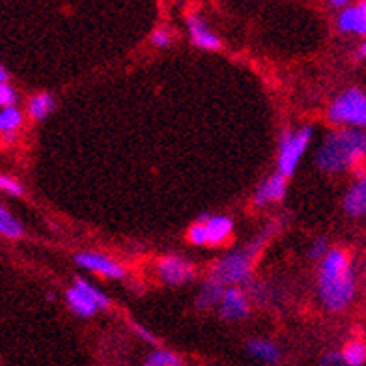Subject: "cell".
<instances>
[{
  "instance_id": "obj_1",
  "label": "cell",
  "mask_w": 366,
  "mask_h": 366,
  "mask_svg": "<svg viewBox=\"0 0 366 366\" xmlns=\"http://www.w3.org/2000/svg\"><path fill=\"white\" fill-rule=\"evenodd\" d=\"M355 294V277L344 250L335 249L321 260L320 297L329 311H344Z\"/></svg>"
},
{
  "instance_id": "obj_2",
  "label": "cell",
  "mask_w": 366,
  "mask_h": 366,
  "mask_svg": "<svg viewBox=\"0 0 366 366\" xmlns=\"http://www.w3.org/2000/svg\"><path fill=\"white\" fill-rule=\"evenodd\" d=\"M366 157V133L361 129H338L323 140L316 163L326 172H340L357 167Z\"/></svg>"
},
{
  "instance_id": "obj_3",
  "label": "cell",
  "mask_w": 366,
  "mask_h": 366,
  "mask_svg": "<svg viewBox=\"0 0 366 366\" xmlns=\"http://www.w3.org/2000/svg\"><path fill=\"white\" fill-rule=\"evenodd\" d=\"M329 118L336 123L350 126H366V94L361 90H348L331 105Z\"/></svg>"
},
{
  "instance_id": "obj_4",
  "label": "cell",
  "mask_w": 366,
  "mask_h": 366,
  "mask_svg": "<svg viewBox=\"0 0 366 366\" xmlns=\"http://www.w3.org/2000/svg\"><path fill=\"white\" fill-rule=\"evenodd\" d=\"M66 299L72 306V311L81 318H90V316L96 314L97 309H107L109 306L107 295H103L101 292L96 290L84 279L75 280V286L67 290Z\"/></svg>"
},
{
  "instance_id": "obj_5",
  "label": "cell",
  "mask_w": 366,
  "mask_h": 366,
  "mask_svg": "<svg viewBox=\"0 0 366 366\" xmlns=\"http://www.w3.org/2000/svg\"><path fill=\"white\" fill-rule=\"evenodd\" d=\"M258 243H255L249 250H241V253H232V255L221 258L217 264L214 265L211 271V279L219 280L221 284H235L245 280V277L249 274L250 262L255 256Z\"/></svg>"
},
{
  "instance_id": "obj_6",
  "label": "cell",
  "mask_w": 366,
  "mask_h": 366,
  "mask_svg": "<svg viewBox=\"0 0 366 366\" xmlns=\"http://www.w3.org/2000/svg\"><path fill=\"white\" fill-rule=\"evenodd\" d=\"M311 128H303L297 133H284L282 143H280L279 155V174H282L284 178L295 172V167H297L301 155L305 153L306 146L311 143Z\"/></svg>"
},
{
  "instance_id": "obj_7",
  "label": "cell",
  "mask_w": 366,
  "mask_h": 366,
  "mask_svg": "<svg viewBox=\"0 0 366 366\" xmlns=\"http://www.w3.org/2000/svg\"><path fill=\"white\" fill-rule=\"evenodd\" d=\"M157 271L161 279L167 284L178 286L193 279V265L189 264L187 260L179 258V256H165L161 258L157 265Z\"/></svg>"
},
{
  "instance_id": "obj_8",
  "label": "cell",
  "mask_w": 366,
  "mask_h": 366,
  "mask_svg": "<svg viewBox=\"0 0 366 366\" xmlns=\"http://www.w3.org/2000/svg\"><path fill=\"white\" fill-rule=\"evenodd\" d=\"M75 262L84 270L96 271L103 277H111V279H122L123 277L122 267L109 256L96 255V253H81V255L75 256Z\"/></svg>"
},
{
  "instance_id": "obj_9",
  "label": "cell",
  "mask_w": 366,
  "mask_h": 366,
  "mask_svg": "<svg viewBox=\"0 0 366 366\" xmlns=\"http://www.w3.org/2000/svg\"><path fill=\"white\" fill-rule=\"evenodd\" d=\"M221 314H223L224 320L230 321L241 320L249 314V305H247L243 292L238 290V288L224 290L223 301H221Z\"/></svg>"
},
{
  "instance_id": "obj_10",
  "label": "cell",
  "mask_w": 366,
  "mask_h": 366,
  "mask_svg": "<svg viewBox=\"0 0 366 366\" xmlns=\"http://www.w3.org/2000/svg\"><path fill=\"white\" fill-rule=\"evenodd\" d=\"M189 30H191L194 45L202 47V49H208V51H217L221 47L219 38L209 30L208 26H206V23H204L199 16L189 17Z\"/></svg>"
},
{
  "instance_id": "obj_11",
  "label": "cell",
  "mask_w": 366,
  "mask_h": 366,
  "mask_svg": "<svg viewBox=\"0 0 366 366\" xmlns=\"http://www.w3.org/2000/svg\"><path fill=\"white\" fill-rule=\"evenodd\" d=\"M286 193V178L282 174H273L271 178L265 179L256 191V204L264 206V204L277 202L284 196Z\"/></svg>"
},
{
  "instance_id": "obj_12",
  "label": "cell",
  "mask_w": 366,
  "mask_h": 366,
  "mask_svg": "<svg viewBox=\"0 0 366 366\" xmlns=\"http://www.w3.org/2000/svg\"><path fill=\"white\" fill-rule=\"evenodd\" d=\"M224 295V284H221L219 280L208 279L204 282L202 290L199 294V299H196V305H199L200 311H208L211 306L219 305L223 301Z\"/></svg>"
},
{
  "instance_id": "obj_13",
  "label": "cell",
  "mask_w": 366,
  "mask_h": 366,
  "mask_svg": "<svg viewBox=\"0 0 366 366\" xmlns=\"http://www.w3.org/2000/svg\"><path fill=\"white\" fill-rule=\"evenodd\" d=\"M206 230H208V243L221 245L228 239L230 232H232V221L223 215H215L206 221Z\"/></svg>"
},
{
  "instance_id": "obj_14",
  "label": "cell",
  "mask_w": 366,
  "mask_h": 366,
  "mask_svg": "<svg viewBox=\"0 0 366 366\" xmlns=\"http://www.w3.org/2000/svg\"><path fill=\"white\" fill-rule=\"evenodd\" d=\"M338 26L344 32H357V34H366V21L359 6L355 8H346L338 17Z\"/></svg>"
},
{
  "instance_id": "obj_15",
  "label": "cell",
  "mask_w": 366,
  "mask_h": 366,
  "mask_svg": "<svg viewBox=\"0 0 366 366\" xmlns=\"http://www.w3.org/2000/svg\"><path fill=\"white\" fill-rule=\"evenodd\" d=\"M344 208L350 215H365L366 214V178L353 185L346 200H344Z\"/></svg>"
},
{
  "instance_id": "obj_16",
  "label": "cell",
  "mask_w": 366,
  "mask_h": 366,
  "mask_svg": "<svg viewBox=\"0 0 366 366\" xmlns=\"http://www.w3.org/2000/svg\"><path fill=\"white\" fill-rule=\"evenodd\" d=\"M55 97L47 92H41L36 96L30 97L28 101V114H30L32 120H45L52 111H55Z\"/></svg>"
},
{
  "instance_id": "obj_17",
  "label": "cell",
  "mask_w": 366,
  "mask_h": 366,
  "mask_svg": "<svg viewBox=\"0 0 366 366\" xmlns=\"http://www.w3.org/2000/svg\"><path fill=\"white\" fill-rule=\"evenodd\" d=\"M247 350L253 357L260 359L264 362H279L280 361V350L270 340H250L247 344Z\"/></svg>"
},
{
  "instance_id": "obj_18",
  "label": "cell",
  "mask_w": 366,
  "mask_h": 366,
  "mask_svg": "<svg viewBox=\"0 0 366 366\" xmlns=\"http://www.w3.org/2000/svg\"><path fill=\"white\" fill-rule=\"evenodd\" d=\"M25 234L23 224L11 215V211L6 208L4 204H0V235L8 239H19Z\"/></svg>"
},
{
  "instance_id": "obj_19",
  "label": "cell",
  "mask_w": 366,
  "mask_h": 366,
  "mask_svg": "<svg viewBox=\"0 0 366 366\" xmlns=\"http://www.w3.org/2000/svg\"><path fill=\"white\" fill-rule=\"evenodd\" d=\"M23 126V112L17 107H8L0 111V135H16Z\"/></svg>"
},
{
  "instance_id": "obj_20",
  "label": "cell",
  "mask_w": 366,
  "mask_h": 366,
  "mask_svg": "<svg viewBox=\"0 0 366 366\" xmlns=\"http://www.w3.org/2000/svg\"><path fill=\"white\" fill-rule=\"evenodd\" d=\"M344 361L351 366H362L366 362V344L361 340H351L342 351Z\"/></svg>"
},
{
  "instance_id": "obj_21",
  "label": "cell",
  "mask_w": 366,
  "mask_h": 366,
  "mask_svg": "<svg viewBox=\"0 0 366 366\" xmlns=\"http://www.w3.org/2000/svg\"><path fill=\"white\" fill-rule=\"evenodd\" d=\"M143 366H183V361L172 351L159 350L153 351L152 355L144 361Z\"/></svg>"
},
{
  "instance_id": "obj_22",
  "label": "cell",
  "mask_w": 366,
  "mask_h": 366,
  "mask_svg": "<svg viewBox=\"0 0 366 366\" xmlns=\"http://www.w3.org/2000/svg\"><path fill=\"white\" fill-rule=\"evenodd\" d=\"M0 191L10 194V196H23L25 194V189H23L19 179L11 178L8 174H0Z\"/></svg>"
},
{
  "instance_id": "obj_23",
  "label": "cell",
  "mask_w": 366,
  "mask_h": 366,
  "mask_svg": "<svg viewBox=\"0 0 366 366\" xmlns=\"http://www.w3.org/2000/svg\"><path fill=\"white\" fill-rule=\"evenodd\" d=\"M16 103H17V92L13 90V87L8 84V82L0 84V109L16 107Z\"/></svg>"
},
{
  "instance_id": "obj_24",
  "label": "cell",
  "mask_w": 366,
  "mask_h": 366,
  "mask_svg": "<svg viewBox=\"0 0 366 366\" xmlns=\"http://www.w3.org/2000/svg\"><path fill=\"white\" fill-rule=\"evenodd\" d=\"M189 239H191V243L194 245L208 243V230H206V224L204 223L193 224L191 230H189Z\"/></svg>"
},
{
  "instance_id": "obj_25",
  "label": "cell",
  "mask_w": 366,
  "mask_h": 366,
  "mask_svg": "<svg viewBox=\"0 0 366 366\" xmlns=\"http://www.w3.org/2000/svg\"><path fill=\"white\" fill-rule=\"evenodd\" d=\"M320 366H351L344 361L342 353H327V355L321 357Z\"/></svg>"
},
{
  "instance_id": "obj_26",
  "label": "cell",
  "mask_w": 366,
  "mask_h": 366,
  "mask_svg": "<svg viewBox=\"0 0 366 366\" xmlns=\"http://www.w3.org/2000/svg\"><path fill=\"white\" fill-rule=\"evenodd\" d=\"M152 41H153V45L167 47L168 43H170V36H168V32L165 30H155L152 34Z\"/></svg>"
},
{
  "instance_id": "obj_27",
  "label": "cell",
  "mask_w": 366,
  "mask_h": 366,
  "mask_svg": "<svg viewBox=\"0 0 366 366\" xmlns=\"http://www.w3.org/2000/svg\"><path fill=\"white\" fill-rule=\"evenodd\" d=\"M309 255H311V258L320 260L321 256L326 255V241H323V239L316 241V243L312 245V249H311V253H309Z\"/></svg>"
},
{
  "instance_id": "obj_28",
  "label": "cell",
  "mask_w": 366,
  "mask_h": 366,
  "mask_svg": "<svg viewBox=\"0 0 366 366\" xmlns=\"http://www.w3.org/2000/svg\"><path fill=\"white\" fill-rule=\"evenodd\" d=\"M135 331H137V335L140 336V338H144L146 342H150V344H157V338L150 333V331H146L144 327H138L135 326Z\"/></svg>"
},
{
  "instance_id": "obj_29",
  "label": "cell",
  "mask_w": 366,
  "mask_h": 366,
  "mask_svg": "<svg viewBox=\"0 0 366 366\" xmlns=\"http://www.w3.org/2000/svg\"><path fill=\"white\" fill-rule=\"evenodd\" d=\"M8 79H10V75H8V72H6V67L0 64V84L8 82Z\"/></svg>"
},
{
  "instance_id": "obj_30",
  "label": "cell",
  "mask_w": 366,
  "mask_h": 366,
  "mask_svg": "<svg viewBox=\"0 0 366 366\" xmlns=\"http://www.w3.org/2000/svg\"><path fill=\"white\" fill-rule=\"evenodd\" d=\"M331 6H335V8H340V6H348L346 0H338V2H331Z\"/></svg>"
},
{
  "instance_id": "obj_31",
  "label": "cell",
  "mask_w": 366,
  "mask_h": 366,
  "mask_svg": "<svg viewBox=\"0 0 366 366\" xmlns=\"http://www.w3.org/2000/svg\"><path fill=\"white\" fill-rule=\"evenodd\" d=\"M359 8H361L362 16H365V21H366V2H361V4H359Z\"/></svg>"
},
{
  "instance_id": "obj_32",
  "label": "cell",
  "mask_w": 366,
  "mask_h": 366,
  "mask_svg": "<svg viewBox=\"0 0 366 366\" xmlns=\"http://www.w3.org/2000/svg\"><path fill=\"white\" fill-rule=\"evenodd\" d=\"M361 55H365V56H366V43H365V45L361 47Z\"/></svg>"
}]
</instances>
